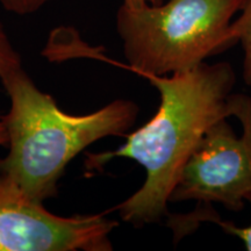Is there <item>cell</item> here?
Returning <instances> with one entry per match:
<instances>
[{
	"instance_id": "6da1fadb",
	"label": "cell",
	"mask_w": 251,
	"mask_h": 251,
	"mask_svg": "<svg viewBox=\"0 0 251 251\" xmlns=\"http://www.w3.org/2000/svg\"><path fill=\"white\" fill-rule=\"evenodd\" d=\"M143 78L159 93L156 114L142 127L126 134L114 151L87 153V172L101 171L115 157L136 161L146 170V180L136 192L113 209L135 228L170 218L168 203L181 171L201 142L207 129L229 114L228 97L236 74L228 62H203L166 76Z\"/></svg>"
},
{
	"instance_id": "8fae6325",
	"label": "cell",
	"mask_w": 251,
	"mask_h": 251,
	"mask_svg": "<svg viewBox=\"0 0 251 251\" xmlns=\"http://www.w3.org/2000/svg\"><path fill=\"white\" fill-rule=\"evenodd\" d=\"M6 146H7V131H6L4 118L0 115V148Z\"/></svg>"
},
{
	"instance_id": "30bf717a",
	"label": "cell",
	"mask_w": 251,
	"mask_h": 251,
	"mask_svg": "<svg viewBox=\"0 0 251 251\" xmlns=\"http://www.w3.org/2000/svg\"><path fill=\"white\" fill-rule=\"evenodd\" d=\"M165 0H122V5L130 6V7H137L143 5H159Z\"/></svg>"
},
{
	"instance_id": "8992f818",
	"label": "cell",
	"mask_w": 251,
	"mask_h": 251,
	"mask_svg": "<svg viewBox=\"0 0 251 251\" xmlns=\"http://www.w3.org/2000/svg\"><path fill=\"white\" fill-rule=\"evenodd\" d=\"M231 34L243 48V80L251 87V0H246L240 15L231 24Z\"/></svg>"
},
{
	"instance_id": "ba28073f",
	"label": "cell",
	"mask_w": 251,
	"mask_h": 251,
	"mask_svg": "<svg viewBox=\"0 0 251 251\" xmlns=\"http://www.w3.org/2000/svg\"><path fill=\"white\" fill-rule=\"evenodd\" d=\"M52 0H0V5L7 12L17 15L36 13Z\"/></svg>"
},
{
	"instance_id": "52a82bcc",
	"label": "cell",
	"mask_w": 251,
	"mask_h": 251,
	"mask_svg": "<svg viewBox=\"0 0 251 251\" xmlns=\"http://www.w3.org/2000/svg\"><path fill=\"white\" fill-rule=\"evenodd\" d=\"M23 68V59L0 23V78Z\"/></svg>"
},
{
	"instance_id": "3957f363",
	"label": "cell",
	"mask_w": 251,
	"mask_h": 251,
	"mask_svg": "<svg viewBox=\"0 0 251 251\" xmlns=\"http://www.w3.org/2000/svg\"><path fill=\"white\" fill-rule=\"evenodd\" d=\"M246 0H165L122 5L117 30L128 70L141 77L194 68L236 45L231 24Z\"/></svg>"
},
{
	"instance_id": "9c48e42d",
	"label": "cell",
	"mask_w": 251,
	"mask_h": 251,
	"mask_svg": "<svg viewBox=\"0 0 251 251\" xmlns=\"http://www.w3.org/2000/svg\"><path fill=\"white\" fill-rule=\"evenodd\" d=\"M246 201L250 202V205H251V193L246 198ZM212 222H215L216 225H219L220 227L222 228V230L226 231L227 234L234 235V236L240 238V240L244 243L246 249L248 251H251V226H249V227H246V228L237 227V226L231 224V222H225V221H222V220H220L219 215L216 216L215 219H213Z\"/></svg>"
},
{
	"instance_id": "5b68a950",
	"label": "cell",
	"mask_w": 251,
	"mask_h": 251,
	"mask_svg": "<svg viewBox=\"0 0 251 251\" xmlns=\"http://www.w3.org/2000/svg\"><path fill=\"white\" fill-rule=\"evenodd\" d=\"M108 213L54 214L0 171V251H111Z\"/></svg>"
},
{
	"instance_id": "277c9868",
	"label": "cell",
	"mask_w": 251,
	"mask_h": 251,
	"mask_svg": "<svg viewBox=\"0 0 251 251\" xmlns=\"http://www.w3.org/2000/svg\"><path fill=\"white\" fill-rule=\"evenodd\" d=\"M229 114L237 118L243 134L237 137L226 119L212 125L181 171L170 202L196 200L211 202L231 212L244 208L251 193V97L231 93Z\"/></svg>"
},
{
	"instance_id": "7a4b0ae2",
	"label": "cell",
	"mask_w": 251,
	"mask_h": 251,
	"mask_svg": "<svg viewBox=\"0 0 251 251\" xmlns=\"http://www.w3.org/2000/svg\"><path fill=\"white\" fill-rule=\"evenodd\" d=\"M0 80L9 98L8 112L2 115L8 152L0 158V171L40 202L57 196L72 159L97 141L125 136L140 113L137 103L117 99L89 114H69L24 68Z\"/></svg>"
}]
</instances>
